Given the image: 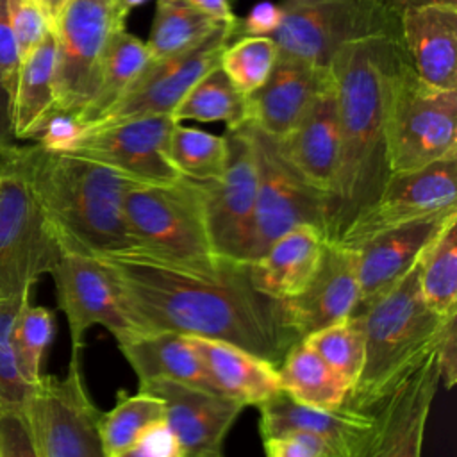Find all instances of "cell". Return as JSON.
<instances>
[{
	"instance_id": "6da1fadb",
	"label": "cell",
	"mask_w": 457,
	"mask_h": 457,
	"mask_svg": "<svg viewBox=\"0 0 457 457\" xmlns=\"http://www.w3.org/2000/svg\"><path fill=\"white\" fill-rule=\"evenodd\" d=\"M107 268L129 314L143 332H177L236 345L280 366L302 339L284 300L257 291L248 261L227 259L196 271L137 252L96 257Z\"/></svg>"
},
{
	"instance_id": "7a4b0ae2",
	"label": "cell",
	"mask_w": 457,
	"mask_h": 457,
	"mask_svg": "<svg viewBox=\"0 0 457 457\" xmlns=\"http://www.w3.org/2000/svg\"><path fill=\"white\" fill-rule=\"evenodd\" d=\"M403 61L400 36L382 34L345 45L328 66L337 96L339 141L327 241H337L378 198L391 177L387 120L395 79Z\"/></svg>"
},
{
	"instance_id": "3957f363",
	"label": "cell",
	"mask_w": 457,
	"mask_h": 457,
	"mask_svg": "<svg viewBox=\"0 0 457 457\" xmlns=\"http://www.w3.org/2000/svg\"><path fill=\"white\" fill-rule=\"evenodd\" d=\"M18 164L62 252L104 257L134 248L123 218V195L134 180L39 143L23 145Z\"/></svg>"
},
{
	"instance_id": "277c9868",
	"label": "cell",
	"mask_w": 457,
	"mask_h": 457,
	"mask_svg": "<svg viewBox=\"0 0 457 457\" xmlns=\"http://www.w3.org/2000/svg\"><path fill=\"white\" fill-rule=\"evenodd\" d=\"M357 314L364 327V362L345 405L370 411L434 352L446 318L423 300L418 262Z\"/></svg>"
},
{
	"instance_id": "5b68a950",
	"label": "cell",
	"mask_w": 457,
	"mask_h": 457,
	"mask_svg": "<svg viewBox=\"0 0 457 457\" xmlns=\"http://www.w3.org/2000/svg\"><path fill=\"white\" fill-rule=\"evenodd\" d=\"M207 182L180 177L166 184L130 182L123 218L137 252L196 271H211L223 257L214 252L207 227Z\"/></svg>"
},
{
	"instance_id": "8992f818",
	"label": "cell",
	"mask_w": 457,
	"mask_h": 457,
	"mask_svg": "<svg viewBox=\"0 0 457 457\" xmlns=\"http://www.w3.org/2000/svg\"><path fill=\"white\" fill-rule=\"evenodd\" d=\"M280 23L270 36L280 57L328 70L348 43L395 34L400 12L386 0H282Z\"/></svg>"
},
{
	"instance_id": "52a82bcc",
	"label": "cell",
	"mask_w": 457,
	"mask_h": 457,
	"mask_svg": "<svg viewBox=\"0 0 457 457\" xmlns=\"http://www.w3.org/2000/svg\"><path fill=\"white\" fill-rule=\"evenodd\" d=\"M450 155H457V89H441L420 80L405 59L389 104L391 175L414 171Z\"/></svg>"
},
{
	"instance_id": "ba28073f",
	"label": "cell",
	"mask_w": 457,
	"mask_h": 457,
	"mask_svg": "<svg viewBox=\"0 0 457 457\" xmlns=\"http://www.w3.org/2000/svg\"><path fill=\"white\" fill-rule=\"evenodd\" d=\"M62 248L23 173L18 155L0 164V302L30 295Z\"/></svg>"
},
{
	"instance_id": "9c48e42d",
	"label": "cell",
	"mask_w": 457,
	"mask_h": 457,
	"mask_svg": "<svg viewBox=\"0 0 457 457\" xmlns=\"http://www.w3.org/2000/svg\"><path fill=\"white\" fill-rule=\"evenodd\" d=\"M118 0H66L54 18L55 114L73 120L91 102L112 36L125 29Z\"/></svg>"
},
{
	"instance_id": "30bf717a",
	"label": "cell",
	"mask_w": 457,
	"mask_h": 457,
	"mask_svg": "<svg viewBox=\"0 0 457 457\" xmlns=\"http://www.w3.org/2000/svg\"><path fill=\"white\" fill-rule=\"evenodd\" d=\"M25 416L37 457H107L100 436L102 411L86 387L80 357H71L64 377L41 375Z\"/></svg>"
},
{
	"instance_id": "8fae6325",
	"label": "cell",
	"mask_w": 457,
	"mask_h": 457,
	"mask_svg": "<svg viewBox=\"0 0 457 457\" xmlns=\"http://www.w3.org/2000/svg\"><path fill=\"white\" fill-rule=\"evenodd\" d=\"M257 162V196L250 259L261 255L271 241L298 225H314L327 232L328 198L305 182L284 159L277 141L246 123ZM327 239V237H325Z\"/></svg>"
},
{
	"instance_id": "7c38bea8",
	"label": "cell",
	"mask_w": 457,
	"mask_h": 457,
	"mask_svg": "<svg viewBox=\"0 0 457 457\" xmlns=\"http://www.w3.org/2000/svg\"><path fill=\"white\" fill-rule=\"evenodd\" d=\"M50 275L55 284L57 305L68 321L71 357H80L84 334L95 325L109 330L116 343L146 334L129 314L120 291L100 259L62 252Z\"/></svg>"
},
{
	"instance_id": "4fadbf2b",
	"label": "cell",
	"mask_w": 457,
	"mask_h": 457,
	"mask_svg": "<svg viewBox=\"0 0 457 457\" xmlns=\"http://www.w3.org/2000/svg\"><path fill=\"white\" fill-rule=\"evenodd\" d=\"M175 123L171 116H148L84 127L62 152L100 162L134 182H173L182 177L166 155Z\"/></svg>"
},
{
	"instance_id": "5bb4252c",
	"label": "cell",
	"mask_w": 457,
	"mask_h": 457,
	"mask_svg": "<svg viewBox=\"0 0 457 457\" xmlns=\"http://www.w3.org/2000/svg\"><path fill=\"white\" fill-rule=\"evenodd\" d=\"M452 211H457V155L393 173L378 198L334 243L353 248L377 232Z\"/></svg>"
},
{
	"instance_id": "9a60e30c",
	"label": "cell",
	"mask_w": 457,
	"mask_h": 457,
	"mask_svg": "<svg viewBox=\"0 0 457 457\" xmlns=\"http://www.w3.org/2000/svg\"><path fill=\"white\" fill-rule=\"evenodd\" d=\"M228 159L223 175L207 182V227L220 257L248 261L257 196V162L246 125L225 132Z\"/></svg>"
},
{
	"instance_id": "2e32d148",
	"label": "cell",
	"mask_w": 457,
	"mask_h": 457,
	"mask_svg": "<svg viewBox=\"0 0 457 457\" xmlns=\"http://www.w3.org/2000/svg\"><path fill=\"white\" fill-rule=\"evenodd\" d=\"M234 25L218 27L207 39L182 54L150 61L129 91L93 125L171 116L193 84L220 64V55L232 39Z\"/></svg>"
},
{
	"instance_id": "e0dca14e",
	"label": "cell",
	"mask_w": 457,
	"mask_h": 457,
	"mask_svg": "<svg viewBox=\"0 0 457 457\" xmlns=\"http://www.w3.org/2000/svg\"><path fill=\"white\" fill-rule=\"evenodd\" d=\"M437 386L439 371L432 352L370 409L373 425L352 457H421Z\"/></svg>"
},
{
	"instance_id": "ac0fdd59",
	"label": "cell",
	"mask_w": 457,
	"mask_h": 457,
	"mask_svg": "<svg viewBox=\"0 0 457 457\" xmlns=\"http://www.w3.org/2000/svg\"><path fill=\"white\" fill-rule=\"evenodd\" d=\"M137 389L164 402V423L182 457H223L225 437L246 407L225 395L171 380L139 382Z\"/></svg>"
},
{
	"instance_id": "d6986e66",
	"label": "cell",
	"mask_w": 457,
	"mask_h": 457,
	"mask_svg": "<svg viewBox=\"0 0 457 457\" xmlns=\"http://www.w3.org/2000/svg\"><path fill=\"white\" fill-rule=\"evenodd\" d=\"M259 434L271 437L298 434L316 441L325 457H352L373 425L371 411H355L346 405L327 411L295 402L284 391L255 405Z\"/></svg>"
},
{
	"instance_id": "ffe728a7",
	"label": "cell",
	"mask_w": 457,
	"mask_h": 457,
	"mask_svg": "<svg viewBox=\"0 0 457 457\" xmlns=\"http://www.w3.org/2000/svg\"><path fill=\"white\" fill-rule=\"evenodd\" d=\"M361 296L355 250L325 241L318 268L307 286L284 300L287 316L300 337L352 316Z\"/></svg>"
},
{
	"instance_id": "44dd1931",
	"label": "cell",
	"mask_w": 457,
	"mask_h": 457,
	"mask_svg": "<svg viewBox=\"0 0 457 457\" xmlns=\"http://www.w3.org/2000/svg\"><path fill=\"white\" fill-rule=\"evenodd\" d=\"M455 212L403 223L377 232L353 246L361 287L357 311L389 291L418 262L423 248Z\"/></svg>"
},
{
	"instance_id": "7402d4cb",
	"label": "cell",
	"mask_w": 457,
	"mask_h": 457,
	"mask_svg": "<svg viewBox=\"0 0 457 457\" xmlns=\"http://www.w3.org/2000/svg\"><path fill=\"white\" fill-rule=\"evenodd\" d=\"M400 45L414 75L441 89H457V7L420 5L400 11Z\"/></svg>"
},
{
	"instance_id": "603a6c76",
	"label": "cell",
	"mask_w": 457,
	"mask_h": 457,
	"mask_svg": "<svg viewBox=\"0 0 457 457\" xmlns=\"http://www.w3.org/2000/svg\"><path fill=\"white\" fill-rule=\"evenodd\" d=\"M275 141L284 159L300 177L328 198L336 179L339 141L337 96L332 73L300 121Z\"/></svg>"
},
{
	"instance_id": "cb8c5ba5",
	"label": "cell",
	"mask_w": 457,
	"mask_h": 457,
	"mask_svg": "<svg viewBox=\"0 0 457 457\" xmlns=\"http://www.w3.org/2000/svg\"><path fill=\"white\" fill-rule=\"evenodd\" d=\"M328 79L330 70L278 55L268 80L246 96V123L275 139L284 137Z\"/></svg>"
},
{
	"instance_id": "d4e9b609",
	"label": "cell",
	"mask_w": 457,
	"mask_h": 457,
	"mask_svg": "<svg viewBox=\"0 0 457 457\" xmlns=\"http://www.w3.org/2000/svg\"><path fill=\"white\" fill-rule=\"evenodd\" d=\"M325 234L314 225H298L248 261L250 280L257 291L275 300L296 296L314 275L325 246Z\"/></svg>"
},
{
	"instance_id": "484cf974",
	"label": "cell",
	"mask_w": 457,
	"mask_h": 457,
	"mask_svg": "<svg viewBox=\"0 0 457 457\" xmlns=\"http://www.w3.org/2000/svg\"><path fill=\"white\" fill-rule=\"evenodd\" d=\"M186 337L202 359L218 393L248 407L259 405L282 391L278 368L271 362L220 339L200 336Z\"/></svg>"
},
{
	"instance_id": "4316f807",
	"label": "cell",
	"mask_w": 457,
	"mask_h": 457,
	"mask_svg": "<svg viewBox=\"0 0 457 457\" xmlns=\"http://www.w3.org/2000/svg\"><path fill=\"white\" fill-rule=\"evenodd\" d=\"M118 348L139 382L171 380L218 393L184 334L146 332L120 341Z\"/></svg>"
},
{
	"instance_id": "83f0119b",
	"label": "cell",
	"mask_w": 457,
	"mask_h": 457,
	"mask_svg": "<svg viewBox=\"0 0 457 457\" xmlns=\"http://www.w3.org/2000/svg\"><path fill=\"white\" fill-rule=\"evenodd\" d=\"M55 114V34L54 27L21 61L11 104V129L16 139H37Z\"/></svg>"
},
{
	"instance_id": "f1b7e54d",
	"label": "cell",
	"mask_w": 457,
	"mask_h": 457,
	"mask_svg": "<svg viewBox=\"0 0 457 457\" xmlns=\"http://www.w3.org/2000/svg\"><path fill=\"white\" fill-rule=\"evenodd\" d=\"M280 386L295 402L336 411L345 405L350 386L337 375L303 339H298L284 355L280 366Z\"/></svg>"
},
{
	"instance_id": "f546056e",
	"label": "cell",
	"mask_w": 457,
	"mask_h": 457,
	"mask_svg": "<svg viewBox=\"0 0 457 457\" xmlns=\"http://www.w3.org/2000/svg\"><path fill=\"white\" fill-rule=\"evenodd\" d=\"M148 62L150 55L145 41L125 29L118 30L102 59L96 91L86 109L75 118L79 127L84 129L100 120L129 91Z\"/></svg>"
},
{
	"instance_id": "4dcf8cb0",
	"label": "cell",
	"mask_w": 457,
	"mask_h": 457,
	"mask_svg": "<svg viewBox=\"0 0 457 457\" xmlns=\"http://www.w3.org/2000/svg\"><path fill=\"white\" fill-rule=\"evenodd\" d=\"M418 284L427 305L448 318L457 314V212L428 241L418 259Z\"/></svg>"
},
{
	"instance_id": "1f68e13d",
	"label": "cell",
	"mask_w": 457,
	"mask_h": 457,
	"mask_svg": "<svg viewBox=\"0 0 457 457\" xmlns=\"http://www.w3.org/2000/svg\"><path fill=\"white\" fill-rule=\"evenodd\" d=\"M175 121H223L227 130L246 125V96L218 66L200 77L171 112Z\"/></svg>"
},
{
	"instance_id": "d6a6232c",
	"label": "cell",
	"mask_w": 457,
	"mask_h": 457,
	"mask_svg": "<svg viewBox=\"0 0 457 457\" xmlns=\"http://www.w3.org/2000/svg\"><path fill=\"white\" fill-rule=\"evenodd\" d=\"M221 25L227 23H218L179 0H155L152 30L145 41L150 61L182 54L207 39Z\"/></svg>"
},
{
	"instance_id": "836d02e7",
	"label": "cell",
	"mask_w": 457,
	"mask_h": 457,
	"mask_svg": "<svg viewBox=\"0 0 457 457\" xmlns=\"http://www.w3.org/2000/svg\"><path fill=\"white\" fill-rule=\"evenodd\" d=\"M166 155L182 177L198 182H214L223 175L227 166L228 145L225 134L214 136L177 121L168 136Z\"/></svg>"
},
{
	"instance_id": "e575fe53",
	"label": "cell",
	"mask_w": 457,
	"mask_h": 457,
	"mask_svg": "<svg viewBox=\"0 0 457 457\" xmlns=\"http://www.w3.org/2000/svg\"><path fill=\"white\" fill-rule=\"evenodd\" d=\"M164 421V402L146 391L136 395L118 393L114 407L102 412L100 436L107 457L134 445L148 428Z\"/></svg>"
},
{
	"instance_id": "d590c367",
	"label": "cell",
	"mask_w": 457,
	"mask_h": 457,
	"mask_svg": "<svg viewBox=\"0 0 457 457\" xmlns=\"http://www.w3.org/2000/svg\"><path fill=\"white\" fill-rule=\"evenodd\" d=\"M302 339L352 387L364 362V327L361 314L353 312Z\"/></svg>"
},
{
	"instance_id": "8d00e7d4",
	"label": "cell",
	"mask_w": 457,
	"mask_h": 457,
	"mask_svg": "<svg viewBox=\"0 0 457 457\" xmlns=\"http://www.w3.org/2000/svg\"><path fill=\"white\" fill-rule=\"evenodd\" d=\"M278 57L270 36H241L230 39L220 55V68L245 96L257 91L270 77Z\"/></svg>"
},
{
	"instance_id": "74e56055",
	"label": "cell",
	"mask_w": 457,
	"mask_h": 457,
	"mask_svg": "<svg viewBox=\"0 0 457 457\" xmlns=\"http://www.w3.org/2000/svg\"><path fill=\"white\" fill-rule=\"evenodd\" d=\"M52 337L54 312L27 300L14 318L11 345L21 377L32 386L41 378L43 355Z\"/></svg>"
},
{
	"instance_id": "f35d334b",
	"label": "cell",
	"mask_w": 457,
	"mask_h": 457,
	"mask_svg": "<svg viewBox=\"0 0 457 457\" xmlns=\"http://www.w3.org/2000/svg\"><path fill=\"white\" fill-rule=\"evenodd\" d=\"M27 300L30 295L0 302V407L23 409L34 387L21 377L11 345L14 318Z\"/></svg>"
},
{
	"instance_id": "ab89813d",
	"label": "cell",
	"mask_w": 457,
	"mask_h": 457,
	"mask_svg": "<svg viewBox=\"0 0 457 457\" xmlns=\"http://www.w3.org/2000/svg\"><path fill=\"white\" fill-rule=\"evenodd\" d=\"M7 11L20 59L25 61L45 34L54 27V18L41 0H7Z\"/></svg>"
},
{
	"instance_id": "60d3db41",
	"label": "cell",
	"mask_w": 457,
	"mask_h": 457,
	"mask_svg": "<svg viewBox=\"0 0 457 457\" xmlns=\"http://www.w3.org/2000/svg\"><path fill=\"white\" fill-rule=\"evenodd\" d=\"M0 457H37L23 409L0 407Z\"/></svg>"
},
{
	"instance_id": "b9f144b4",
	"label": "cell",
	"mask_w": 457,
	"mask_h": 457,
	"mask_svg": "<svg viewBox=\"0 0 457 457\" xmlns=\"http://www.w3.org/2000/svg\"><path fill=\"white\" fill-rule=\"evenodd\" d=\"M21 59L18 54L16 37L11 27L7 0H0V91H5L7 96L14 98L16 80L20 73Z\"/></svg>"
},
{
	"instance_id": "7bdbcfd3",
	"label": "cell",
	"mask_w": 457,
	"mask_h": 457,
	"mask_svg": "<svg viewBox=\"0 0 457 457\" xmlns=\"http://www.w3.org/2000/svg\"><path fill=\"white\" fill-rule=\"evenodd\" d=\"M112 457H182L177 439L164 421L148 428L134 445Z\"/></svg>"
},
{
	"instance_id": "ee69618b",
	"label": "cell",
	"mask_w": 457,
	"mask_h": 457,
	"mask_svg": "<svg viewBox=\"0 0 457 457\" xmlns=\"http://www.w3.org/2000/svg\"><path fill=\"white\" fill-rule=\"evenodd\" d=\"M434 357L439 382H443L445 389H452L457 382V314L446 318L434 348Z\"/></svg>"
},
{
	"instance_id": "f6af8a7d",
	"label": "cell",
	"mask_w": 457,
	"mask_h": 457,
	"mask_svg": "<svg viewBox=\"0 0 457 457\" xmlns=\"http://www.w3.org/2000/svg\"><path fill=\"white\" fill-rule=\"evenodd\" d=\"M280 23L278 4L261 2L250 9V12L237 20L234 25L232 39L241 36H271Z\"/></svg>"
},
{
	"instance_id": "bcb514c9",
	"label": "cell",
	"mask_w": 457,
	"mask_h": 457,
	"mask_svg": "<svg viewBox=\"0 0 457 457\" xmlns=\"http://www.w3.org/2000/svg\"><path fill=\"white\" fill-rule=\"evenodd\" d=\"M264 457H325L323 448L298 434H280L262 439Z\"/></svg>"
},
{
	"instance_id": "7dc6e473",
	"label": "cell",
	"mask_w": 457,
	"mask_h": 457,
	"mask_svg": "<svg viewBox=\"0 0 457 457\" xmlns=\"http://www.w3.org/2000/svg\"><path fill=\"white\" fill-rule=\"evenodd\" d=\"M23 145L16 143L11 129V98L0 91V164L12 161Z\"/></svg>"
},
{
	"instance_id": "c3c4849f",
	"label": "cell",
	"mask_w": 457,
	"mask_h": 457,
	"mask_svg": "<svg viewBox=\"0 0 457 457\" xmlns=\"http://www.w3.org/2000/svg\"><path fill=\"white\" fill-rule=\"evenodd\" d=\"M179 2L200 11L202 14L212 18L218 23L234 25L237 21L228 0H179Z\"/></svg>"
},
{
	"instance_id": "681fc988",
	"label": "cell",
	"mask_w": 457,
	"mask_h": 457,
	"mask_svg": "<svg viewBox=\"0 0 457 457\" xmlns=\"http://www.w3.org/2000/svg\"><path fill=\"white\" fill-rule=\"evenodd\" d=\"M389 5H393L398 12L407 7H420V5H455L457 0H386Z\"/></svg>"
},
{
	"instance_id": "f907efd6",
	"label": "cell",
	"mask_w": 457,
	"mask_h": 457,
	"mask_svg": "<svg viewBox=\"0 0 457 457\" xmlns=\"http://www.w3.org/2000/svg\"><path fill=\"white\" fill-rule=\"evenodd\" d=\"M41 2H43V5L46 7V11L50 12V16L55 18V14L59 12V9L62 7V4H64L66 0H41Z\"/></svg>"
},
{
	"instance_id": "816d5d0a",
	"label": "cell",
	"mask_w": 457,
	"mask_h": 457,
	"mask_svg": "<svg viewBox=\"0 0 457 457\" xmlns=\"http://www.w3.org/2000/svg\"><path fill=\"white\" fill-rule=\"evenodd\" d=\"M145 2H148V0H118V4H120V7L129 14L134 7H137V5H141V4H145Z\"/></svg>"
}]
</instances>
